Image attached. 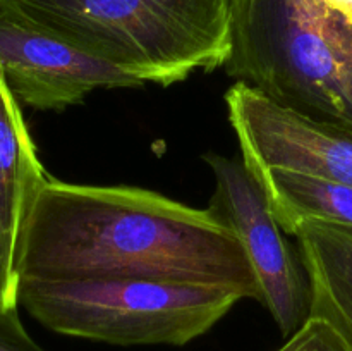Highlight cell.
Listing matches in <instances>:
<instances>
[{
    "label": "cell",
    "instance_id": "obj_1",
    "mask_svg": "<svg viewBox=\"0 0 352 351\" xmlns=\"http://www.w3.org/2000/svg\"><path fill=\"white\" fill-rule=\"evenodd\" d=\"M19 279L131 277L226 288L260 301L234 231L212 209L131 186L47 179L16 253Z\"/></svg>",
    "mask_w": 352,
    "mask_h": 351
},
{
    "label": "cell",
    "instance_id": "obj_14",
    "mask_svg": "<svg viewBox=\"0 0 352 351\" xmlns=\"http://www.w3.org/2000/svg\"><path fill=\"white\" fill-rule=\"evenodd\" d=\"M318 2L352 30V0H318Z\"/></svg>",
    "mask_w": 352,
    "mask_h": 351
},
{
    "label": "cell",
    "instance_id": "obj_10",
    "mask_svg": "<svg viewBox=\"0 0 352 351\" xmlns=\"http://www.w3.org/2000/svg\"><path fill=\"white\" fill-rule=\"evenodd\" d=\"M263 184L272 212L285 234L301 222H323L352 229V186L285 169L254 174Z\"/></svg>",
    "mask_w": 352,
    "mask_h": 351
},
{
    "label": "cell",
    "instance_id": "obj_3",
    "mask_svg": "<svg viewBox=\"0 0 352 351\" xmlns=\"http://www.w3.org/2000/svg\"><path fill=\"white\" fill-rule=\"evenodd\" d=\"M234 12L226 71L285 107L352 127V33L306 0H250Z\"/></svg>",
    "mask_w": 352,
    "mask_h": 351
},
{
    "label": "cell",
    "instance_id": "obj_5",
    "mask_svg": "<svg viewBox=\"0 0 352 351\" xmlns=\"http://www.w3.org/2000/svg\"><path fill=\"white\" fill-rule=\"evenodd\" d=\"M215 178L212 209L239 240L260 286V301L284 337L311 317V288L301 257L278 226L267 191L243 160L219 153L205 157Z\"/></svg>",
    "mask_w": 352,
    "mask_h": 351
},
{
    "label": "cell",
    "instance_id": "obj_15",
    "mask_svg": "<svg viewBox=\"0 0 352 351\" xmlns=\"http://www.w3.org/2000/svg\"><path fill=\"white\" fill-rule=\"evenodd\" d=\"M248 2H250V0H232V10H234V9H237V7L246 6Z\"/></svg>",
    "mask_w": 352,
    "mask_h": 351
},
{
    "label": "cell",
    "instance_id": "obj_2",
    "mask_svg": "<svg viewBox=\"0 0 352 351\" xmlns=\"http://www.w3.org/2000/svg\"><path fill=\"white\" fill-rule=\"evenodd\" d=\"M0 6L162 86L223 67L232 50V0H0Z\"/></svg>",
    "mask_w": 352,
    "mask_h": 351
},
{
    "label": "cell",
    "instance_id": "obj_9",
    "mask_svg": "<svg viewBox=\"0 0 352 351\" xmlns=\"http://www.w3.org/2000/svg\"><path fill=\"white\" fill-rule=\"evenodd\" d=\"M47 179L19 100L0 71V231L16 253L28 213Z\"/></svg>",
    "mask_w": 352,
    "mask_h": 351
},
{
    "label": "cell",
    "instance_id": "obj_4",
    "mask_svg": "<svg viewBox=\"0 0 352 351\" xmlns=\"http://www.w3.org/2000/svg\"><path fill=\"white\" fill-rule=\"evenodd\" d=\"M241 299L234 289L131 277L17 281V301L41 326L119 346H184Z\"/></svg>",
    "mask_w": 352,
    "mask_h": 351
},
{
    "label": "cell",
    "instance_id": "obj_8",
    "mask_svg": "<svg viewBox=\"0 0 352 351\" xmlns=\"http://www.w3.org/2000/svg\"><path fill=\"white\" fill-rule=\"evenodd\" d=\"M292 236L311 288V315L327 320L352 346V229L301 222Z\"/></svg>",
    "mask_w": 352,
    "mask_h": 351
},
{
    "label": "cell",
    "instance_id": "obj_11",
    "mask_svg": "<svg viewBox=\"0 0 352 351\" xmlns=\"http://www.w3.org/2000/svg\"><path fill=\"white\" fill-rule=\"evenodd\" d=\"M277 351H352V346L327 320L311 315Z\"/></svg>",
    "mask_w": 352,
    "mask_h": 351
},
{
    "label": "cell",
    "instance_id": "obj_7",
    "mask_svg": "<svg viewBox=\"0 0 352 351\" xmlns=\"http://www.w3.org/2000/svg\"><path fill=\"white\" fill-rule=\"evenodd\" d=\"M0 71L14 96L38 110L78 105L95 89L146 85L140 76L2 6Z\"/></svg>",
    "mask_w": 352,
    "mask_h": 351
},
{
    "label": "cell",
    "instance_id": "obj_13",
    "mask_svg": "<svg viewBox=\"0 0 352 351\" xmlns=\"http://www.w3.org/2000/svg\"><path fill=\"white\" fill-rule=\"evenodd\" d=\"M16 250L0 231V310L17 308Z\"/></svg>",
    "mask_w": 352,
    "mask_h": 351
},
{
    "label": "cell",
    "instance_id": "obj_6",
    "mask_svg": "<svg viewBox=\"0 0 352 351\" xmlns=\"http://www.w3.org/2000/svg\"><path fill=\"white\" fill-rule=\"evenodd\" d=\"M226 105L253 174L277 167L352 186V127L306 116L241 81L227 89Z\"/></svg>",
    "mask_w": 352,
    "mask_h": 351
},
{
    "label": "cell",
    "instance_id": "obj_12",
    "mask_svg": "<svg viewBox=\"0 0 352 351\" xmlns=\"http://www.w3.org/2000/svg\"><path fill=\"white\" fill-rule=\"evenodd\" d=\"M0 351H45L24 329L17 308L0 310Z\"/></svg>",
    "mask_w": 352,
    "mask_h": 351
}]
</instances>
